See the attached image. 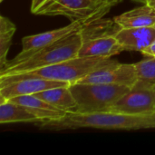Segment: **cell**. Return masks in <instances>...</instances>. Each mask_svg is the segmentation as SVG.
<instances>
[{"instance_id": "7a4b0ae2", "label": "cell", "mask_w": 155, "mask_h": 155, "mask_svg": "<svg viewBox=\"0 0 155 155\" xmlns=\"http://www.w3.org/2000/svg\"><path fill=\"white\" fill-rule=\"evenodd\" d=\"M117 63L112 58L76 56L52 65L11 75L0 76V83H8L26 78H43L74 84L93 72Z\"/></svg>"}, {"instance_id": "9c48e42d", "label": "cell", "mask_w": 155, "mask_h": 155, "mask_svg": "<svg viewBox=\"0 0 155 155\" xmlns=\"http://www.w3.org/2000/svg\"><path fill=\"white\" fill-rule=\"evenodd\" d=\"M71 84L43 78H26L8 83H0V98L9 100L16 96L35 94L42 91Z\"/></svg>"}, {"instance_id": "9a60e30c", "label": "cell", "mask_w": 155, "mask_h": 155, "mask_svg": "<svg viewBox=\"0 0 155 155\" xmlns=\"http://www.w3.org/2000/svg\"><path fill=\"white\" fill-rule=\"evenodd\" d=\"M14 123H30L38 124L40 120L29 112L25 107L12 102L0 98V124Z\"/></svg>"}, {"instance_id": "ffe728a7", "label": "cell", "mask_w": 155, "mask_h": 155, "mask_svg": "<svg viewBox=\"0 0 155 155\" xmlns=\"http://www.w3.org/2000/svg\"><path fill=\"white\" fill-rule=\"evenodd\" d=\"M152 9H153L155 11V0H146V3Z\"/></svg>"}, {"instance_id": "4fadbf2b", "label": "cell", "mask_w": 155, "mask_h": 155, "mask_svg": "<svg viewBox=\"0 0 155 155\" xmlns=\"http://www.w3.org/2000/svg\"><path fill=\"white\" fill-rule=\"evenodd\" d=\"M119 28H135L155 25V11L147 4L135 7L114 17Z\"/></svg>"}, {"instance_id": "44dd1931", "label": "cell", "mask_w": 155, "mask_h": 155, "mask_svg": "<svg viewBox=\"0 0 155 155\" xmlns=\"http://www.w3.org/2000/svg\"><path fill=\"white\" fill-rule=\"evenodd\" d=\"M135 2H139V3H143V4H145L146 3V0H134Z\"/></svg>"}, {"instance_id": "d6986e66", "label": "cell", "mask_w": 155, "mask_h": 155, "mask_svg": "<svg viewBox=\"0 0 155 155\" xmlns=\"http://www.w3.org/2000/svg\"><path fill=\"white\" fill-rule=\"evenodd\" d=\"M104 2H106L107 4H109L110 5L114 6V5H118L119 3H121L123 0H104Z\"/></svg>"}, {"instance_id": "3957f363", "label": "cell", "mask_w": 155, "mask_h": 155, "mask_svg": "<svg viewBox=\"0 0 155 155\" xmlns=\"http://www.w3.org/2000/svg\"><path fill=\"white\" fill-rule=\"evenodd\" d=\"M84 39V35L82 29L64 37L54 44L38 50L21 62L6 64L0 69V76L28 72L79 56Z\"/></svg>"}, {"instance_id": "e0dca14e", "label": "cell", "mask_w": 155, "mask_h": 155, "mask_svg": "<svg viewBox=\"0 0 155 155\" xmlns=\"http://www.w3.org/2000/svg\"><path fill=\"white\" fill-rule=\"evenodd\" d=\"M138 81L148 84H155V57L147 56V58L135 63Z\"/></svg>"}, {"instance_id": "6da1fadb", "label": "cell", "mask_w": 155, "mask_h": 155, "mask_svg": "<svg viewBox=\"0 0 155 155\" xmlns=\"http://www.w3.org/2000/svg\"><path fill=\"white\" fill-rule=\"evenodd\" d=\"M38 128L48 131L76 130L83 128L99 130L134 131L155 129V113L132 114L119 112L67 113L63 118L36 124Z\"/></svg>"}, {"instance_id": "5bb4252c", "label": "cell", "mask_w": 155, "mask_h": 155, "mask_svg": "<svg viewBox=\"0 0 155 155\" xmlns=\"http://www.w3.org/2000/svg\"><path fill=\"white\" fill-rule=\"evenodd\" d=\"M35 95L66 113L74 112L76 108V101L70 89V85L50 88Z\"/></svg>"}, {"instance_id": "7402d4cb", "label": "cell", "mask_w": 155, "mask_h": 155, "mask_svg": "<svg viewBox=\"0 0 155 155\" xmlns=\"http://www.w3.org/2000/svg\"><path fill=\"white\" fill-rule=\"evenodd\" d=\"M153 89H154V92H155V84H153Z\"/></svg>"}, {"instance_id": "5b68a950", "label": "cell", "mask_w": 155, "mask_h": 155, "mask_svg": "<svg viewBox=\"0 0 155 155\" xmlns=\"http://www.w3.org/2000/svg\"><path fill=\"white\" fill-rule=\"evenodd\" d=\"M113 6L104 0H45L33 14L64 15L71 21L93 23L105 15Z\"/></svg>"}, {"instance_id": "2e32d148", "label": "cell", "mask_w": 155, "mask_h": 155, "mask_svg": "<svg viewBox=\"0 0 155 155\" xmlns=\"http://www.w3.org/2000/svg\"><path fill=\"white\" fill-rule=\"evenodd\" d=\"M15 30V25L9 18L0 16V69L7 63V54Z\"/></svg>"}, {"instance_id": "603a6c76", "label": "cell", "mask_w": 155, "mask_h": 155, "mask_svg": "<svg viewBox=\"0 0 155 155\" xmlns=\"http://www.w3.org/2000/svg\"><path fill=\"white\" fill-rule=\"evenodd\" d=\"M2 1H3V0H0V2H2Z\"/></svg>"}, {"instance_id": "277c9868", "label": "cell", "mask_w": 155, "mask_h": 155, "mask_svg": "<svg viewBox=\"0 0 155 155\" xmlns=\"http://www.w3.org/2000/svg\"><path fill=\"white\" fill-rule=\"evenodd\" d=\"M70 89L76 101L74 113L107 112L121 99L131 86L124 84L74 83Z\"/></svg>"}, {"instance_id": "8992f818", "label": "cell", "mask_w": 155, "mask_h": 155, "mask_svg": "<svg viewBox=\"0 0 155 155\" xmlns=\"http://www.w3.org/2000/svg\"><path fill=\"white\" fill-rule=\"evenodd\" d=\"M107 112L132 114L155 113V92L152 84L137 81Z\"/></svg>"}, {"instance_id": "ac0fdd59", "label": "cell", "mask_w": 155, "mask_h": 155, "mask_svg": "<svg viewBox=\"0 0 155 155\" xmlns=\"http://www.w3.org/2000/svg\"><path fill=\"white\" fill-rule=\"evenodd\" d=\"M143 55L145 56H151V57H155V41L148 47H146L144 50L141 52Z\"/></svg>"}, {"instance_id": "7c38bea8", "label": "cell", "mask_w": 155, "mask_h": 155, "mask_svg": "<svg viewBox=\"0 0 155 155\" xmlns=\"http://www.w3.org/2000/svg\"><path fill=\"white\" fill-rule=\"evenodd\" d=\"M9 100L25 107L40 120V123L58 120L63 118L67 114L66 112L54 107L35 94L16 96Z\"/></svg>"}, {"instance_id": "ba28073f", "label": "cell", "mask_w": 155, "mask_h": 155, "mask_svg": "<svg viewBox=\"0 0 155 155\" xmlns=\"http://www.w3.org/2000/svg\"><path fill=\"white\" fill-rule=\"evenodd\" d=\"M138 81L134 64H121L119 62L93 72L76 83H94L124 84L133 86Z\"/></svg>"}, {"instance_id": "30bf717a", "label": "cell", "mask_w": 155, "mask_h": 155, "mask_svg": "<svg viewBox=\"0 0 155 155\" xmlns=\"http://www.w3.org/2000/svg\"><path fill=\"white\" fill-rule=\"evenodd\" d=\"M124 51H125L124 47L114 35V33L91 37L84 35L79 56L111 58Z\"/></svg>"}, {"instance_id": "8fae6325", "label": "cell", "mask_w": 155, "mask_h": 155, "mask_svg": "<svg viewBox=\"0 0 155 155\" xmlns=\"http://www.w3.org/2000/svg\"><path fill=\"white\" fill-rule=\"evenodd\" d=\"M114 35L125 51L142 52L155 41V25L135 28H119L114 32Z\"/></svg>"}, {"instance_id": "52a82bcc", "label": "cell", "mask_w": 155, "mask_h": 155, "mask_svg": "<svg viewBox=\"0 0 155 155\" xmlns=\"http://www.w3.org/2000/svg\"><path fill=\"white\" fill-rule=\"evenodd\" d=\"M83 27V23L79 21H72L69 25L60 28L43 32L40 34L26 35L22 38V51L15 58L7 61L6 64H15L21 62L31 56L38 50L52 44H54L69 35L82 30Z\"/></svg>"}]
</instances>
